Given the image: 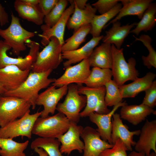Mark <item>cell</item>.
<instances>
[{
    "label": "cell",
    "mask_w": 156,
    "mask_h": 156,
    "mask_svg": "<svg viewBox=\"0 0 156 156\" xmlns=\"http://www.w3.org/2000/svg\"><path fill=\"white\" fill-rule=\"evenodd\" d=\"M52 70L42 72H31L24 82L17 89L7 91L2 95L12 96L25 100L31 105L32 109H35L36 101L39 92L47 87L54 81L55 79L49 78Z\"/></svg>",
    "instance_id": "1"
},
{
    "label": "cell",
    "mask_w": 156,
    "mask_h": 156,
    "mask_svg": "<svg viewBox=\"0 0 156 156\" xmlns=\"http://www.w3.org/2000/svg\"><path fill=\"white\" fill-rule=\"evenodd\" d=\"M123 49H117L111 44L112 63L111 70L113 80L117 85L120 86L128 81H133L138 77L139 73L135 68L136 62L133 57L127 62L124 56Z\"/></svg>",
    "instance_id": "2"
},
{
    "label": "cell",
    "mask_w": 156,
    "mask_h": 156,
    "mask_svg": "<svg viewBox=\"0 0 156 156\" xmlns=\"http://www.w3.org/2000/svg\"><path fill=\"white\" fill-rule=\"evenodd\" d=\"M70 121L63 114L38 117L34 125L32 134L39 137L57 139L68 130Z\"/></svg>",
    "instance_id": "3"
},
{
    "label": "cell",
    "mask_w": 156,
    "mask_h": 156,
    "mask_svg": "<svg viewBox=\"0 0 156 156\" xmlns=\"http://www.w3.org/2000/svg\"><path fill=\"white\" fill-rule=\"evenodd\" d=\"M11 16V22L9 26L5 29L0 28V36L4 39L3 41L5 43L10 47L13 53L18 56L21 52L26 49L27 41L34 37L35 34L24 28L19 18L12 12Z\"/></svg>",
    "instance_id": "4"
},
{
    "label": "cell",
    "mask_w": 156,
    "mask_h": 156,
    "mask_svg": "<svg viewBox=\"0 0 156 156\" xmlns=\"http://www.w3.org/2000/svg\"><path fill=\"white\" fill-rule=\"evenodd\" d=\"M62 47L57 38H51L48 44L38 53L31 66V72H42L56 68L63 60Z\"/></svg>",
    "instance_id": "5"
},
{
    "label": "cell",
    "mask_w": 156,
    "mask_h": 156,
    "mask_svg": "<svg viewBox=\"0 0 156 156\" xmlns=\"http://www.w3.org/2000/svg\"><path fill=\"white\" fill-rule=\"evenodd\" d=\"M66 94L64 101L57 104L56 110L64 114L70 122L77 124L81 111L86 105V97L79 93L78 86L74 83L68 86Z\"/></svg>",
    "instance_id": "6"
},
{
    "label": "cell",
    "mask_w": 156,
    "mask_h": 156,
    "mask_svg": "<svg viewBox=\"0 0 156 156\" xmlns=\"http://www.w3.org/2000/svg\"><path fill=\"white\" fill-rule=\"evenodd\" d=\"M31 106L27 101L17 97L0 95V127L23 116Z\"/></svg>",
    "instance_id": "7"
},
{
    "label": "cell",
    "mask_w": 156,
    "mask_h": 156,
    "mask_svg": "<svg viewBox=\"0 0 156 156\" xmlns=\"http://www.w3.org/2000/svg\"><path fill=\"white\" fill-rule=\"evenodd\" d=\"M41 114V112L30 114L29 110L21 118L0 127V138L13 139L21 136L30 139L34 124Z\"/></svg>",
    "instance_id": "8"
},
{
    "label": "cell",
    "mask_w": 156,
    "mask_h": 156,
    "mask_svg": "<svg viewBox=\"0 0 156 156\" xmlns=\"http://www.w3.org/2000/svg\"><path fill=\"white\" fill-rule=\"evenodd\" d=\"M78 86L79 93L86 96L87 100L84 109L80 113L81 117H88L92 112L105 114L110 112L111 110L108 108L105 102L106 89L105 86L96 88L82 85Z\"/></svg>",
    "instance_id": "9"
},
{
    "label": "cell",
    "mask_w": 156,
    "mask_h": 156,
    "mask_svg": "<svg viewBox=\"0 0 156 156\" xmlns=\"http://www.w3.org/2000/svg\"><path fill=\"white\" fill-rule=\"evenodd\" d=\"M90 67L88 59H84L75 65L66 68L64 74L55 79L52 85L59 88L73 83L82 85L90 73Z\"/></svg>",
    "instance_id": "10"
},
{
    "label": "cell",
    "mask_w": 156,
    "mask_h": 156,
    "mask_svg": "<svg viewBox=\"0 0 156 156\" xmlns=\"http://www.w3.org/2000/svg\"><path fill=\"white\" fill-rule=\"evenodd\" d=\"M68 86L64 85L56 88L52 85L46 90L39 94L36 101V105H42L43 110L40 116L45 117L49 114H54L59 101L67 93Z\"/></svg>",
    "instance_id": "11"
},
{
    "label": "cell",
    "mask_w": 156,
    "mask_h": 156,
    "mask_svg": "<svg viewBox=\"0 0 156 156\" xmlns=\"http://www.w3.org/2000/svg\"><path fill=\"white\" fill-rule=\"evenodd\" d=\"M83 128L82 126L70 122L67 131L57 138L61 144L60 150L62 154L68 155L74 150L77 151L80 153H82L84 144L80 137Z\"/></svg>",
    "instance_id": "12"
},
{
    "label": "cell",
    "mask_w": 156,
    "mask_h": 156,
    "mask_svg": "<svg viewBox=\"0 0 156 156\" xmlns=\"http://www.w3.org/2000/svg\"><path fill=\"white\" fill-rule=\"evenodd\" d=\"M80 137L84 144L83 156H99L104 150L114 145L102 140L96 129L90 126L84 128Z\"/></svg>",
    "instance_id": "13"
},
{
    "label": "cell",
    "mask_w": 156,
    "mask_h": 156,
    "mask_svg": "<svg viewBox=\"0 0 156 156\" xmlns=\"http://www.w3.org/2000/svg\"><path fill=\"white\" fill-rule=\"evenodd\" d=\"M30 70H22L14 65L0 69V83L6 91L15 90L25 80Z\"/></svg>",
    "instance_id": "14"
},
{
    "label": "cell",
    "mask_w": 156,
    "mask_h": 156,
    "mask_svg": "<svg viewBox=\"0 0 156 156\" xmlns=\"http://www.w3.org/2000/svg\"><path fill=\"white\" fill-rule=\"evenodd\" d=\"M139 140L136 142V151L144 153L149 156L151 151L156 153V120L149 121L147 120L143 126Z\"/></svg>",
    "instance_id": "15"
},
{
    "label": "cell",
    "mask_w": 156,
    "mask_h": 156,
    "mask_svg": "<svg viewBox=\"0 0 156 156\" xmlns=\"http://www.w3.org/2000/svg\"><path fill=\"white\" fill-rule=\"evenodd\" d=\"M127 104L126 101L120 103L114 106L112 110L107 114H100L92 112L89 115L88 117L90 121L97 126L98 128L96 129L102 140L113 144L111 138L112 117L119 107Z\"/></svg>",
    "instance_id": "16"
},
{
    "label": "cell",
    "mask_w": 156,
    "mask_h": 156,
    "mask_svg": "<svg viewBox=\"0 0 156 156\" xmlns=\"http://www.w3.org/2000/svg\"><path fill=\"white\" fill-rule=\"evenodd\" d=\"M70 6L65 10L59 21L53 27L43 32L39 36L41 38V43L46 46L49 43L52 37L57 38L62 45L64 43V35L65 27L68 18L74 11L75 4L73 0H68Z\"/></svg>",
    "instance_id": "17"
},
{
    "label": "cell",
    "mask_w": 156,
    "mask_h": 156,
    "mask_svg": "<svg viewBox=\"0 0 156 156\" xmlns=\"http://www.w3.org/2000/svg\"><path fill=\"white\" fill-rule=\"evenodd\" d=\"M112 117L111 135L112 144H114L116 140L119 139L124 144L127 151H132V147L135 146L136 144L133 140V136L139 135L140 130L129 131L127 127L123 124L119 114L114 113Z\"/></svg>",
    "instance_id": "18"
},
{
    "label": "cell",
    "mask_w": 156,
    "mask_h": 156,
    "mask_svg": "<svg viewBox=\"0 0 156 156\" xmlns=\"http://www.w3.org/2000/svg\"><path fill=\"white\" fill-rule=\"evenodd\" d=\"M103 35L93 37L83 46L79 49L70 51L62 52V59L66 60L63 63L64 67L66 68L75 64L80 62L83 60L88 59L93 50L102 40Z\"/></svg>",
    "instance_id": "19"
},
{
    "label": "cell",
    "mask_w": 156,
    "mask_h": 156,
    "mask_svg": "<svg viewBox=\"0 0 156 156\" xmlns=\"http://www.w3.org/2000/svg\"><path fill=\"white\" fill-rule=\"evenodd\" d=\"M152 114H156V111L153 108L141 104L139 105L122 106L119 114L121 119L127 120L134 125H136L144 120Z\"/></svg>",
    "instance_id": "20"
},
{
    "label": "cell",
    "mask_w": 156,
    "mask_h": 156,
    "mask_svg": "<svg viewBox=\"0 0 156 156\" xmlns=\"http://www.w3.org/2000/svg\"><path fill=\"white\" fill-rule=\"evenodd\" d=\"M152 1V0H120L123 6L119 12L114 19L104 27H106L111 23L119 21L121 18L127 16H137L141 19L144 12Z\"/></svg>",
    "instance_id": "21"
},
{
    "label": "cell",
    "mask_w": 156,
    "mask_h": 156,
    "mask_svg": "<svg viewBox=\"0 0 156 156\" xmlns=\"http://www.w3.org/2000/svg\"><path fill=\"white\" fill-rule=\"evenodd\" d=\"M137 24V23L134 22L121 26L119 21L113 23L112 27L105 31V35L102 39L103 42L113 44L117 49H120L125 39Z\"/></svg>",
    "instance_id": "22"
},
{
    "label": "cell",
    "mask_w": 156,
    "mask_h": 156,
    "mask_svg": "<svg viewBox=\"0 0 156 156\" xmlns=\"http://www.w3.org/2000/svg\"><path fill=\"white\" fill-rule=\"evenodd\" d=\"M88 60L90 67L111 69L112 63L111 44L103 42L95 47Z\"/></svg>",
    "instance_id": "23"
},
{
    "label": "cell",
    "mask_w": 156,
    "mask_h": 156,
    "mask_svg": "<svg viewBox=\"0 0 156 156\" xmlns=\"http://www.w3.org/2000/svg\"><path fill=\"white\" fill-rule=\"evenodd\" d=\"M156 77V74L149 72L131 83L119 86L122 98H134L140 92L145 91L151 85Z\"/></svg>",
    "instance_id": "24"
},
{
    "label": "cell",
    "mask_w": 156,
    "mask_h": 156,
    "mask_svg": "<svg viewBox=\"0 0 156 156\" xmlns=\"http://www.w3.org/2000/svg\"><path fill=\"white\" fill-rule=\"evenodd\" d=\"M97 11L89 3L87 4L84 9H79L75 5L74 10L67 22L66 26L68 29L75 31L82 26L90 24Z\"/></svg>",
    "instance_id": "25"
},
{
    "label": "cell",
    "mask_w": 156,
    "mask_h": 156,
    "mask_svg": "<svg viewBox=\"0 0 156 156\" xmlns=\"http://www.w3.org/2000/svg\"><path fill=\"white\" fill-rule=\"evenodd\" d=\"M11 49L10 46L3 41L0 40V69L8 66L14 65L22 70H31V66L35 61L33 57L28 54L24 58H13L9 56L7 52Z\"/></svg>",
    "instance_id": "26"
},
{
    "label": "cell",
    "mask_w": 156,
    "mask_h": 156,
    "mask_svg": "<svg viewBox=\"0 0 156 156\" xmlns=\"http://www.w3.org/2000/svg\"><path fill=\"white\" fill-rule=\"evenodd\" d=\"M14 7L21 18L37 25H42L44 16L41 12L38 5H30L22 0H16L14 3Z\"/></svg>",
    "instance_id": "27"
},
{
    "label": "cell",
    "mask_w": 156,
    "mask_h": 156,
    "mask_svg": "<svg viewBox=\"0 0 156 156\" xmlns=\"http://www.w3.org/2000/svg\"><path fill=\"white\" fill-rule=\"evenodd\" d=\"M122 5L121 3H118L107 12L94 16L90 23L91 28L89 33L92 37H97L101 36L102 29L109 21L117 15Z\"/></svg>",
    "instance_id": "28"
},
{
    "label": "cell",
    "mask_w": 156,
    "mask_h": 156,
    "mask_svg": "<svg viewBox=\"0 0 156 156\" xmlns=\"http://www.w3.org/2000/svg\"><path fill=\"white\" fill-rule=\"evenodd\" d=\"M112 76V72L111 69L93 67L83 84L90 88L104 86L107 82L111 80Z\"/></svg>",
    "instance_id": "29"
},
{
    "label": "cell",
    "mask_w": 156,
    "mask_h": 156,
    "mask_svg": "<svg viewBox=\"0 0 156 156\" xmlns=\"http://www.w3.org/2000/svg\"><path fill=\"white\" fill-rule=\"evenodd\" d=\"M29 142L28 140L19 142L13 139L0 138V155L1 156H26L24 151Z\"/></svg>",
    "instance_id": "30"
},
{
    "label": "cell",
    "mask_w": 156,
    "mask_h": 156,
    "mask_svg": "<svg viewBox=\"0 0 156 156\" xmlns=\"http://www.w3.org/2000/svg\"><path fill=\"white\" fill-rule=\"evenodd\" d=\"M91 28V24H87L82 26L74 32L70 37L64 41L62 47V52L77 49L80 45L85 41L86 37L90 33Z\"/></svg>",
    "instance_id": "31"
},
{
    "label": "cell",
    "mask_w": 156,
    "mask_h": 156,
    "mask_svg": "<svg viewBox=\"0 0 156 156\" xmlns=\"http://www.w3.org/2000/svg\"><path fill=\"white\" fill-rule=\"evenodd\" d=\"M156 3L151 2L144 12L140 21L137 23L136 27L130 33L138 35L142 31L147 32L152 30L156 23Z\"/></svg>",
    "instance_id": "32"
},
{
    "label": "cell",
    "mask_w": 156,
    "mask_h": 156,
    "mask_svg": "<svg viewBox=\"0 0 156 156\" xmlns=\"http://www.w3.org/2000/svg\"><path fill=\"white\" fill-rule=\"evenodd\" d=\"M60 144L57 139L38 137L32 141L30 147L33 150L36 148H41L48 156H63L60 150Z\"/></svg>",
    "instance_id": "33"
},
{
    "label": "cell",
    "mask_w": 156,
    "mask_h": 156,
    "mask_svg": "<svg viewBox=\"0 0 156 156\" xmlns=\"http://www.w3.org/2000/svg\"><path fill=\"white\" fill-rule=\"evenodd\" d=\"M68 1L59 0L55 6L44 19V24L41 26L43 32L48 29L54 25L59 21L66 9L68 4Z\"/></svg>",
    "instance_id": "34"
},
{
    "label": "cell",
    "mask_w": 156,
    "mask_h": 156,
    "mask_svg": "<svg viewBox=\"0 0 156 156\" xmlns=\"http://www.w3.org/2000/svg\"><path fill=\"white\" fill-rule=\"evenodd\" d=\"M106 93L105 101L106 105L111 107L122 102L123 99L119 86L113 80H111L105 85Z\"/></svg>",
    "instance_id": "35"
},
{
    "label": "cell",
    "mask_w": 156,
    "mask_h": 156,
    "mask_svg": "<svg viewBox=\"0 0 156 156\" xmlns=\"http://www.w3.org/2000/svg\"><path fill=\"white\" fill-rule=\"evenodd\" d=\"M133 36L135 38V41H141L149 51L147 56L143 55L142 57L144 65L148 69H151L152 67L156 68V52L151 44V38L145 34L141 35L139 38Z\"/></svg>",
    "instance_id": "36"
},
{
    "label": "cell",
    "mask_w": 156,
    "mask_h": 156,
    "mask_svg": "<svg viewBox=\"0 0 156 156\" xmlns=\"http://www.w3.org/2000/svg\"><path fill=\"white\" fill-rule=\"evenodd\" d=\"M127 151L124 144L120 139H118L112 148L104 150L99 156H128Z\"/></svg>",
    "instance_id": "37"
},
{
    "label": "cell",
    "mask_w": 156,
    "mask_h": 156,
    "mask_svg": "<svg viewBox=\"0 0 156 156\" xmlns=\"http://www.w3.org/2000/svg\"><path fill=\"white\" fill-rule=\"evenodd\" d=\"M144 91L145 95L142 104L153 109L156 105V80Z\"/></svg>",
    "instance_id": "38"
},
{
    "label": "cell",
    "mask_w": 156,
    "mask_h": 156,
    "mask_svg": "<svg viewBox=\"0 0 156 156\" xmlns=\"http://www.w3.org/2000/svg\"><path fill=\"white\" fill-rule=\"evenodd\" d=\"M120 0H99L91 5L101 14L107 12L114 7Z\"/></svg>",
    "instance_id": "39"
},
{
    "label": "cell",
    "mask_w": 156,
    "mask_h": 156,
    "mask_svg": "<svg viewBox=\"0 0 156 156\" xmlns=\"http://www.w3.org/2000/svg\"><path fill=\"white\" fill-rule=\"evenodd\" d=\"M58 1L59 0H39L38 6L45 16L51 11Z\"/></svg>",
    "instance_id": "40"
},
{
    "label": "cell",
    "mask_w": 156,
    "mask_h": 156,
    "mask_svg": "<svg viewBox=\"0 0 156 156\" xmlns=\"http://www.w3.org/2000/svg\"><path fill=\"white\" fill-rule=\"evenodd\" d=\"M9 22L8 14L0 2V25L2 27Z\"/></svg>",
    "instance_id": "41"
},
{
    "label": "cell",
    "mask_w": 156,
    "mask_h": 156,
    "mask_svg": "<svg viewBox=\"0 0 156 156\" xmlns=\"http://www.w3.org/2000/svg\"><path fill=\"white\" fill-rule=\"evenodd\" d=\"M74 4L79 9H84L87 5V0H73Z\"/></svg>",
    "instance_id": "42"
},
{
    "label": "cell",
    "mask_w": 156,
    "mask_h": 156,
    "mask_svg": "<svg viewBox=\"0 0 156 156\" xmlns=\"http://www.w3.org/2000/svg\"><path fill=\"white\" fill-rule=\"evenodd\" d=\"M128 156H146L145 153L142 152L132 151L129 153ZM149 156H156V153L154 152L150 153Z\"/></svg>",
    "instance_id": "43"
},
{
    "label": "cell",
    "mask_w": 156,
    "mask_h": 156,
    "mask_svg": "<svg viewBox=\"0 0 156 156\" xmlns=\"http://www.w3.org/2000/svg\"><path fill=\"white\" fill-rule=\"evenodd\" d=\"M34 150L39 156H48L46 152L41 148H36Z\"/></svg>",
    "instance_id": "44"
},
{
    "label": "cell",
    "mask_w": 156,
    "mask_h": 156,
    "mask_svg": "<svg viewBox=\"0 0 156 156\" xmlns=\"http://www.w3.org/2000/svg\"><path fill=\"white\" fill-rule=\"evenodd\" d=\"M24 2L31 5H38L39 0H22Z\"/></svg>",
    "instance_id": "45"
},
{
    "label": "cell",
    "mask_w": 156,
    "mask_h": 156,
    "mask_svg": "<svg viewBox=\"0 0 156 156\" xmlns=\"http://www.w3.org/2000/svg\"><path fill=\"white\" fill-rule=\"evenodd\" d=\"M6 91L5 89L0 83V95H3Z\"/></svg>",
    "instance_id": "46"
},
{
    "label": "cell",
    "mask_w": 156,
    "mask_h": 156,
    "mask_svg": "<svg viewBox=\"0 0 156 156\" xmlns=\"http://www.w3.org/2000/svg\"></svg>",
    "instance_id": "47"
}]
</instances>
